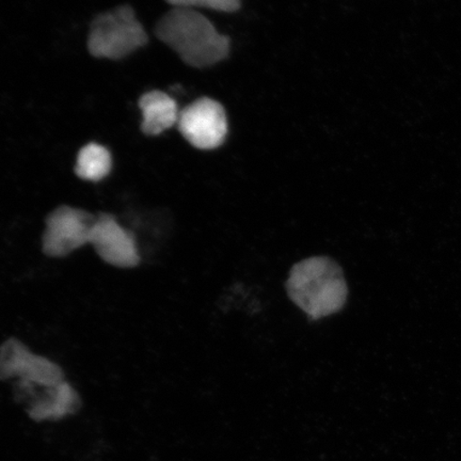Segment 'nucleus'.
<instances>
[{
	"label": "nucleus",
	"instance_id": "f257e3e1",
	"mask_svg": "<svg viewBox=\"0 0 461 461\" xmlns=\"http://www.w3.org/2000/svg\"><path fill=\"white\" fill-rule=\"evenodd\" d=\"M155 34L193 68L214 66L230 53L229 38L194 9H171L158 22Z\"/></svg>",
	"mask_w": 461,
	"mask_h": 461
},
{
	"label": "nucleus",
	"instance_id": "f03ea898",
	"mask_svg": "<svg viewBox=\"0 0 461 461\" xmlns=\"http://www.w3.org/2000/svg\"><path fill=\"white\" fill-rule=\"evenodd\" d=\"M286 292L291 301L312 320L339 312L348 298L343 269L330 257H312L294 265Z\"/></svg>",
	"mask_w": 461,
	"mask_h": 461
},
{
	"label": "nucleus",
	"instance_id": "7ed1b4c3",
	"mask_svg": "<svg viewBox=\"0 0 461 461\" xmlns=\"http://www.w3.org/2000/svg\"><path fill=\"white\" fill-rule=\"evenodd\" d=\"M148 41V34L134 9L120 5L97 15L91 23L88 50L95 58L119 60L143 48Z\"/></svg>",
	"mask_w": 461,
	"mask_h": 461
},
{
	"label": "nucleus",
	"instance_id": "20e7f679",
	"mask_svg": "<svg viewBox=\"0 0 461 461\" xmlns=\"http://www.w3.org/2000/svg\"><path fill=\"white\" fill-rule=\"evenodd\" d=\"M96 216L68 205L57 207L46 217L42 250L51 258H65L89 244Z\"/></svg>",
	"mask_w": 461,
	"mask_h": 461
},
{
	"label": "nucleus",
	"instance_id": "39448f33",
	"mask_svg": "<svg viewBox=\"0 0 461 461\" xmlns=\"http://www.w3.org/2000/svg\"><path fill=\"white\" fill-rule=\"evenodd\" d=\"M177 129L193 147L214 149L226 140L228 118L221 103L201 97L180 111Z\"/></svg>",
	"mask_w": 461,
	"mask_h": 461
},
{
	"label": "nucleus",
	"instance_id": "423d86ee",
	"mask_svg": "<svg viewBox=\"0 0 461 461\" xmlns=\"http://www.w3.org/2000/svg\"><path fill=\"white\" fill-rule=\"evenodd\" d=\"M53 387L65 382V373L55 362L32 353L20 339L11 338L0 345V380Z\"/></svg>",
	"mask_w": 461,
	"mask_h": 461
},
{
	"label": "nucleus",
	"instance_id": "0eeeda50",
	"mask_svg": "<svg viewBox=\"0 0 461 461\" xmlns=\"http://www.w3.org/2000/svg\"><path fill=\"white\" fill-rule=\"evenodd\" d=\"M89 244L104 262L118 268H134L140 263L135 236L111 214L96 216Z\"/></svg>",
	"mask_w": 461,
	"mask_h": 461
},
{
	"label": "nucleus",
	"instance_id": "6e6552de",
	"mask_svg": "<svg viewBox=\"0 0 461 461\" xmlns=\"http://www.w3.org/2000/svg\"><path fill=\"white\" fill-rule=\"evenodd\" d=\"M17 399L27 402V411L33 420H61L77 412L80 397L70 384L62 382L53 387L19 382Z\"/></svg>",
	"mask_w": 461,
	"mask_h": 461
},
{
	"label": "nucleus",
	"instance_id": "1a4fd4ad",
	"mask_svg": "<svg viewBox=\"0 0 461 461\" xmlns=\"http://www.w3.org/2000/svg\"><path fill=\"white\" fill-rule=\"evenodd\" d=\"M142 113L141 131L149 136H158L177 124V104L171 96L158 90L144 94L138 103Z\"/></svg>",
	"mask_w": 461,
	"mask_h": 461
},
{
	"label": "nucleus",
	"instance_id": "9d476101",
	"mask_svg": "<svg viewBox=\"0 0 461 461\" xmlns=\"http://www.w3.org/2000/svg\"><path fill=\"white\" fill-rule=\"evenodd\" d=\"M113 168L111 153L97 143L86 144L80 149L75 173L82 180L99 182L105 178Z\"/></svg>",
	"mask_w": 461,
	"mask_h": 461
},
{
	"label": "nucleus",
	"instance_id": "9b49d317",
	"mask_svg": "<svg viewBox=\"0 0 461 461\" xmlns=\"http://www.w3.org/2000/svg\"><path fill=\"white\" fill-rule=\"evenodd\" d=\"M173 8H206L232 14L240 8V0H166Z\"/></svg>",
	"mask_w": 461,
	"mask_h": 461
}]
</instances>
